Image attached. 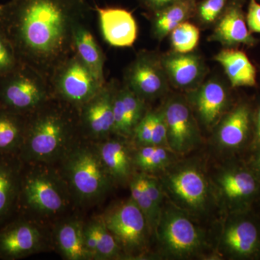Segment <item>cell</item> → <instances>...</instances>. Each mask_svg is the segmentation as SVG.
<instances>
[{
  "instance_id": "6da1fadb",
  "label": "cell",
  "mask_w": 260,
  "mask_h": 260,
  "mask_svg": "<svg viewBox=\"0 0 260 260\" xmlns=\"http://www.w3.org/2000/svg\"><path fill=\"white\" fill-rule=\"evenodd\" d=\"M88 13L84 0H10L3 5L0 27L19 61L49 80L54 70L75 52V29Z\"/></svg>"
},
{
  "instance_id": "7a4b0ae2",
  "label": "cell",
  "mask_w": 260,
  "mask_h": 260,
  "mask_svg": "<svg viewBox=\"0 0 260 260\" xmlns=\"http://www.w3.org/2000/svg\"><path fill=\"white\" fill-rule=\"evenodd\" d=\"M80 133L78 111L54 96L27 116L18 157L26 165L56 161L76 144Z\"/></svg>"
},
{
  "instance_id": "3957f363",
  "label": "cell",
  "mask_w": 260,
  "mask_h": 260,
  "mask_svg": "<svg viewBox=\"0 0 260 260\" xmlns=\"http://www.w3.org/2000/svg\"><path fill=\"white\" fill-rule=\"evenodd\" d=\"M63 177L73 198L88 204L104 198L113 181L99 156L96 147L77 143L64 155Z\"/></svg>"
},
{
  "instance_id": "277c9868",
  "label": "cell",
  "mask_w": 260,
  "mask_h": 260,
  "mask_svg": "<svg viewBox=\"0 0 260 260\" xmlns=\"http://www.w3.org/2000/svg\"><path fill=\"white\" fill-rule=\"evenodd\" d=\"M30 166L28 170L23 169L18 208L43 217L64 212L72 195L63 176L49 168Z\"/></svg>"
},
{
  "instance_id": "5b68a950",
  "label": "cell",
  "mask_w": 260,
  "mask_h": 260,
  "mask_svg": "<svg viewBox=\"0 0 260 260\" xmlns=\"http://www.w3.org/2000/svg\"><path fill=\"white\" fill-rule=\"evenodd\" d=\"M160 181L171 203L191 217L203 216L212 208L213 189L197 161L173 164L164 171Z\"/></svg>"
},
{
  "instance_id": "8992f818",
  "label": "cell",
  "mask_w": 260,
  "mask_h": 260,
  "mask_svg": "<svg viewBox=\"0 0 260 260\" xmlns=\"http://www.w3.org/2000/svg\"><path fill=\"white\" fill-rule=\"evenodd\" d=\"M155 232L160 250L167 257L191 259L208 247L205 233L189 214L171 202L164 204Z\"/></svg>"
},
{
  "instance_id": "52a82bcc",
  "label": "cell",
  "mask_w": 260,
  "mask_h": 260,
  "mask_svg": "<svg viewBox=\"0 0 260 260\" xmlns=\"http://www.w3.org/2000/svg\"><path fill=\"white\" fill-rule=\"evenodd\" d=\"M53 97L49 79L25 63L0 77V107L12 112L29 115Z\"/></svg>"
},
{
  "instance_id": "ba28073f",
  "label": "cell",
  "mask_w": 260,
  "mask_h": 260,
  "mask_svg": "<svg viewBox=\"0 0 260 260\" xmlns=\"http://www.w3.org/2000/svg\"><path fill=\"white\" fill-rule=\"evenodd\" d=\"M49 83L54 96L78 112L103 86L75 51L54 70Z\"/></svg>"
},
{
  "instance_id": "9c48e42d",
  "label": "cell",
  "mask_w": 260,
  "mask_h": 260,
  "mask_svg": "<svg viewBox=\"0 0 260 260\" xmlns=\"http://www.w3.org/2000/svg\"><path fill=\"white\" fill-rule=\"evenodd\" d=\"M103 219L124 254L131 257L144 254L152 232L144 214L131 198L112 207Z\"/></svg>"
},
{
  "instance_id": "30bf717a",
  "label": "cell",
  "mask_w": 260,
  "mask_h": 260,
  "mask_svg": "<svg viewBox=\"0 0 260 260\" xmlns=\"http://www.w3.org/2000/svg\"><path fill=\"white\" fill-rule=\"evenodd\" d=\"M161 109L167 126L169 148L179 155L196 148L201 142V137L189 102L182 98H172Z\"/></svg>"
},
{
  "instance_id": "8fae6325",
  "label": "cell",
  "mask_w": 260,
  "mask_h": 260,
  "mask_svg": "<svg viewBox=\"0 0 260 260\" xmlns=\"http://www.w3.org/2000/svg\"><path fill=\"white\" fill-rule=\"evenodd\" d=\"M116 83L106 82L90 100L78 111L82 134L102 141L114 134L113 102Z\"/></svg>"
},
{
  "instance_id": "7c38bea8",
  "label": "cell",
  "mask_w": 260,
  "mask_h": 260,
  "mask_svg": "<svg viewBox=\"0 0 260 260\" xmlns=\"http://www.w3.org/2000/svg\"><path fill=\"white\" fill-rule=\"evenodd\" d=\"M46 237L38 224L19 218L0 227V259H22L42 251Z\"/></svg>"
},
{
  "instance_id": "4fadbf2b",
  "label": "cell",
  "mask_w": 260,
  "mask_h": 260,
  "mask_svg": "<svg viewBox=\"0 0 260 260\" xmlns=\"http://www.w3.org/2000/svg\"><path fill=\"white\" fill-rule=\"evenodd\" d=\"M125 81L130 90L147 102L167 93L169 80L160 59L151 53L143 51L126 70Z\"/></svg>"
},
{
  "instance_id": "5bb4252c",
  "label": "cell",
  "mask_w": 260,
  "mask_h": 260,
  "mask_svg": "<svg viewBox=\"0 0 260 260\" xmlns=\"http://www.w3.org/2000/svg\"><path fill=\"white\" fill-rule=\"evenodd\" d=\"M257 178L245 169L228 166L215 177V193L230 211L242 209L250 203L258 190Z\"/></svg>"
},
{
  "instance_id": "9a60e30c",
  "label": "cell",
  "mask_w": 260,
  "mask_h": 260,
  "mask_svg": "<svg viewBox=\"0 0 260 260\" xmlns=\"http://www.w3.org/2000/svg\"><path fill=\"white\" fill-rule=\"evenodd\" d=\"M220 251L231 257L245 258L260 250V234L249 219L232 218L224 225L220 239Z\"/></svg>"
},
{
  "instance_id": "2e32d148",
  "label": "cell",
  "mask_w": 260,
  "mask_h": 260,
  "mask_svg": "<svg viewBox=\"0 0 260 260\" xmlns=\"http://www.w3.org/2000/svg\"><path fill=\"white\" fill-rule=\"evenodd\" d=\"M229 95L223 84L210 80L190 90L189 104L202 124L207 128L217 126L224 116Z\"/></svg>"
},
{
  "instance_id": "e0dca14e",
  "label": "cell",
  "mask_w": 260,
  "mask_h": 260,
  "mask_svg": "<svg viewBox=\"0 0 260 260\" xmlns=\"http://www.w3.org/2000/svg\"><path fill=\"white\" fill-rule=\"evenodd\" d=\"M168 80L174 87L183 90H192L203 79L205 67L203 59L194 53L174 51L160 58Z\"/></svg>"
},
{
  "instance_id": "ac0fdd59",
  "label": "cell",
  "mask_w": 260,
  "mask_h": 260,
  "mask_svg": "<svg viewBox=\"0 0 260 260\" xmlns=\"http://www.w3.org/2000/svg\"><path fill=\"white\" fill-rule=\"evenodd\" d=\"M103 37L115 47H130L138 37L136 20L128 10L117 8H97Z\"/></svg>"
},
{
  "instance_id": "d6986e66",
  "label": "cell",
  "mask_w": 260,
  "mask_h": 260,
  "mask_svg": "<svg viewBox=\"0 0 260 260\" xmlns=\"http://www.w3.org/2000/svg\"><path fill=\"white\" fill-rule=\"evenodd\" d=\"M145 102L126 85L116 86L113 102L114 135L133 138L135 128L146 114Z\"/></svg>"
},
{
  "instance_id": "ffe728a7",
  "label": "cell",
  "mask_w": 260,
  "mask_h": 260,
  "mask_svg": "<svg viewBox=\"0 0 260 260\" xmlns=\"http://www.w3.org/2000/svg\"><path fill=\"white\" fill-rule=\"evenodd\" d=\"M209 41L220 43L226 47L241 44L254 45L255 39L251 36L243 14L242 7L237 2L228 3L213 34L210 36Z\"/></svg>"
},
{
  "instance_id": "44dd1931",
  "label": "cell",
  "mask_w": 260,
  "mask_h": 260,
  "mask_svg": "<svg viewBox=\"0 0 260 260\" xmlns=\"http://www.w3.org/2000/svg\"><path fill=\"white\" fill-rule=\"evenodd\" d=\"M23 166L18 155L0 154V225L18 209Z\"/></svg>"
},
{
  "instance_id": "7402d4cb",
  "label": "cell",
  "mask_w": 260,
  "mask_h": 260,
  "mask_svg": "<svg viewBox=\"0 0 260 260\" xmlns=\"http://www.w3.org/2000/svg\"><path fill=\"white\" fill-rule=\"evenodd\" d=\"M121 138H107L96 145L98 152L113 182H129L133 177V155Z\"/></svg>"
},
{
  "instance_id": "603a6c76",
  "label": "cell",
  "mask_w": 260,
  "mask_h": 260,
  "mask_svg": "<svg viewBox=\"0 0 260 260\" xmlns=\"http://www.w3.org/2000/svg\"><path fill=\"white\" fill-rule=\"evenodd\" d=\"M249 107L240 105L223 116L217 126L215 142L220 148L234 150L244 144L250 128Z\"/></svg>"
},
{
  "instance_id": "cb8c5ba5",
  "label": "cell",
  "mask_w": 260,
  "mask_h": 260,
  "mask_svg": "<svg viewBox=\"0 0 260 260\" xmlns=\"http://www.w3.org/2000/svg\"><path fill=\"white\" fill-rule=\"evenodd\" d=\"M84 244L90 259L107 260L121 257V246L108 229L103 217L84 225Z\"/></svg>"
},
{
  "instance_id": "d4e9b609",
  "label": "cell",
  "mask_w": 260,
  "mask_h": 260,
  "mask_svg": "<svg viewBox=\"0 0 260 260\" xmlns=\"http://www.w3.org/2000/svg\"><path fill=\"white\" fill-rule=\"evenodd\" d=\"M223 67L233 87H251L256 85V69L244 51L228 47L215 56Z\"/></svg>"
},
{
  "instance_id": "484cf974",
  "label": "cell",
  "mask_w": 260,
  "mask_h": 260,
  "mask_svg": "<svg viewBox=\"0 0 260 260\" xmlns=\"http://www.w3.org/2000/svg\"><path fill=\"white\" fill-rule=\"evenodd\" d=\"M73 42L76 54L95 75L101 85H104L106 83L104 53L85 23H81L77 25Z\"/></svg>"
},
{
  "instance_id": "4316f807",
  "label": "cell",
  "mask_w": 260,
  "mask_h": 260,
  "mask_svg": "<svg viewBox=\"0 0 260 260\" xmlns=\"http://www.w3.org/2000/svg\"><path fill=\"white\" fill-rule=\"evenodd\" d=\"M84 225L81 220L70 219L56 228L54 240L56 247L65 259H90L84 244Z\"/></svg>"
},
{
  "instance_id": "83f0119b",
  "label": "cell",
  "mask_w": 260,
  "mask_h": 260,
  "mask_svg": "<svg viewBox=\"0 0 260 260\" xmlns=\"http://www.w3.org/2000/svg\"><path fill=\"white\" fill-rule=\"evenodd\" d=\"M27 116L0 107V154L19 155L25 137Z\"/></svg>"
},
{
  "instance_id": "f1b7e54d",
  "label": "cell",
  "mask_w": 260,
  "mask_h": 260,
  "mask_svg": "<svg viewBox=\"0 0 260 260\" xmlns=\"http://www.w3.org/2000/svg\"><path fill=\"white\" fill-rule=\"evenodd\" d=\"M196 8L195 0H181L155 12L153 21L154 36L158 40H162L179 24L190 18Z\"/></svg>"
},
{
  "instance_id": "f546056e",
  "label": "cell",
  "mask_w": 260,
  "mask_h": 260,
  "mask_svg": "<svg viewBox=\"0 0 260 260\" xmlns=\"http://www.w3.org/2000/svg\"><path fill=\"white\" fill-rule=\"evenodd\" d=\"M174 154L167 147L158 145L138 147L133 155V165L146 174L164 172L174 164Z\"/></svg>"
},
{
  "instance_id": "4dcf8cb0",
  "label": "cell",
  "mask_w": 260,
  "mask_h": 260,
  "mask_svg": "<svg viewBox=\"0 0 260 260\" xmlns=\"http://www.w3.org/2000/svg\"><path fill=\"white\" fill-rule=\"evenodd\" d=\"M129 184L132 200L144 214L151 232H155L161 211L154 205L149 194L145 182V173L133 174Z\"/></svg>"
},
{
  "instance_id": "1f68e13d",
  "label": "cell",
  "mask_w": 260,
  "mask_h": 260,
  "mask_svg": "<svg viewBox=\"0 0 260 260\" xmlns=\"http://www.w3.org/2000/svg\"><path fill=\"white\" fill-rule=\"evenodd\" d=\"M169 35L171 44L176 52L182 54L192 52L199 44V28L189 22L179 24Z\"/></svg>"
},
{
  "instance_id": "d6a6232c",
  "label": "cell",
  "mask_w": 260,
  "mask_h": 260,
  "mask_svg": "<svg viewBox=\"0 0 260 260\" xmlns=\"http://www.w3.org/2000/svg\"><path fill=\"white\" fill-rule=\"evenodd\" d=\"M229 0H203L196 8L202 23L209 25L216 21L223 14Z\"/></svg>"
},
{
  "instance_id": "836d02e7",
  "label": "cell",
  "mask_w": 260,
  "mask_h": 260,
  "mask_svg": "<svg viewBox=\"0 0 260 260\" xmlns=\"http://www.w3.org/2000/svg\"><path fill=\"white\" fill-rule=\"evenodd\" d=\"M18 63L14 48L0 27V77L11 71Z\"/></svg>"
},
{
  "instance_id": "e575fe53",
  "label": "cell",
  "mask_w": 260,
  "mask_h": 260,
  "mask_svg": "<svg viewBox=\"0 0 260 260\" xmlns=\"http://www.w3.org/2000/svg\"><path fill=\"white\" fill-rule=\"evenodd\" d=\"M153 128V111H150L146 112L133 133V138L138 147L152 145Z\"/></svg>"
},
{
  "instance_id": "d590c367",
  "label": "cell",
  "mask_w": 260,
  "mask_h": 260,
  "mask_svg": "<svg viewBox=\"0 0 260 260\" xmlns=\"http://www.w3.org/2000/svg\"><path fill=\"white\" fill-rule=\"evenodd\" d=\"M151 145L168 147L167 126L162 109L153 111V139Z\"/></svg>"
},
{
  "instance_id": "8d00e7d4",
  "label": "cell",
  "mask_w": 260,
  "mask_h": 260,
  "mask_svg": "<svg viewBox=\"0 0 260 260\" xmlns=\"http://www.w3.org/2000/svg\"><path fill=\"white\" fill-rule=\"evenodd\" d=\"M246 20L250 31L260 34V4L256 0H249Z\"/></svg>"
},
{
  "instance_id": "74e56055",
  "label": "cell",
  "mask_w": 260,
  "mask_h": 260,
  "mask_svg": "<svg viewBox=\"0 0 260 260\" xmlns=\"http://www.w3.org/2000/svg\"><path fill=\"white\" fill-rule=\"evenodd\" d=\"M140 1L149 9L157 12L181 0H140Z\"/></svg>"
},
{
  "instance_id": "f35d334b",
  "label": "cell",
  "mask_w": 260,
  "mask_h": 260,
  "mask_svg": "<svg viewBox=\"0 0 260 260\" xmlns=\"http://www.w3.org/2000/svg\"><path fill=\"white\" fill-rule=\"evenodd\" d=\"M252 167L255 172L254 175L257 178L258 181H260V151L253 160Z\"/></svg>"
},
{
  "instance_id": "ab89813d",
  "label": "cell",
  "mask_w": 260,
  "mask_h": 260,
  "mask_svg": "<svg viewBox=\"0 0 260 260\" xmlns=\"http://www.w3.org/2000/svg\"><path fill=\"white\" fill-rule=\"evenodd\" d=\"M255 140L256 143L260 145V108L256 114Z\"/></svg>"
},
{
  "instance_id": "60d3db41",
  "label": "cell",
  "mask_w": 260,
  "mask_h": 260,
  "mask_svg": "<svg viewBox=\"0 0 260 260\" xmlns=\"http://www.w3.org/2000/svg\"><path fill=\"white\" fill-rule=\"evenodd\" d=\"M3 5H0V18H1L2 15H3Z\"/></svg>"
}]
</instances>
